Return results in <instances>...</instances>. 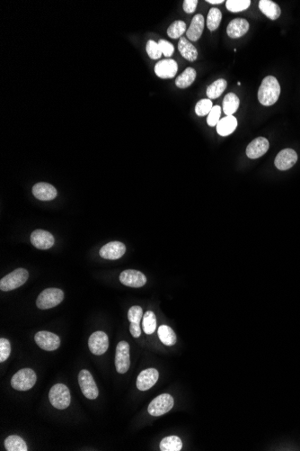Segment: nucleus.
I'll return each mask as SVG.
<instances>
[{"label": "nucleus", "mask_w": 300, "mask_h": 451, "mask_svg": "<svg viewBox=\"0 0 300 451\" xmlns=\"http://www.w3.org/2000/svg\"><path fill=\"white\" fill-rule=\"evenodd\" d=\"M280 86L278 79L273 76H268L263 78L258 91L260 103L265 107L274 105L280 98Z\"/></svg>", "instance_id": "f257e3e1"}, {"label": "nucleus", "mask_w": 300, "mask_h": 451, "mask_svg": "<svg viewBox=\"0 0 300 451\" xmlns=\"http://www.w3.org/2000/svg\"><path fill=\"white\" fill-rule=\"evenodd\" d=\"M37 381V376L33 369H23L13 376L11 386L17 391H27L33 388Z\"/></svg>", "instance_id": "f03ea898"}, {"label": "nucleus", "mask_w": 300, "mask_h": 451, "mask_svg": "<svg viewBox=\"0 0 300 451\" xmlns=\"http://www.w3.org/2000/svg\"><path fill=\"white\" fill-rule=\"evenodd\" d=\"M29 278L28 271L25 268H17L0 280V289L9 292L22 287Z\"/></svg>", "instance_id": "7ed1b4c3"}, {"label": "nucleus", "mask_w": 300, "mask_h": 451, "mask_svg": "<svg viewBox=\"0 0 300 451\" xmlns=\"http://www.w3.org/2000/svg\"><path fill=\"white\" fill-rule=\"evenodd\" d=\"M64 299V293L58 288H47L41 292L36 300V305L41 310L55 307Z\"/></svg>", "instance_id": "20e7f679"}, {"label": "nucleus", "mask_w": 300, "mask_h": 451, "mask_svg": "<svg viewBox=\"0 0 300 451\" xmlns=\"http://www.w3.org/2000/svg\"><path fill=\"white\" fill-rule=\"evenodd\" d=\"M49 399L50 403L56 409H67L71 402L70 389L63 384H57L52 386L49 391Z\"/></svg>", "instance_id": "39448f33"}, {"label": "nucleus", "mask_w": 300, "mask_h": 451, "mask_svg": "<svg viewBox=\"0 0 300 451\" xmlns=\"http://www.w3.org/2000/svg\"><path fill=\"white\" fill-rule=\"evenodd\" d=\"M174 404L173 398L169 394H162L155 398L148 407V414L152 416H161L172 410Z\"/></svg>", "instance_id": "423d86ee"}, {"label": "nucleus", "mask_w": 300, "mask_h": 451, "mask_svg": "<svg viewBox=\"0 0 300 451\" xmlns=\"http://www.w3.org/2000/svg\"><path fill=\"white\" fill-rule=\"evenodd\" d=\"M78 383L81 388L83 394L90 400H95L98 397L99 390L95 384V379L92 377L90 372L83 369L78 375Z\"/></svg>", "instance_id": "0eeeda50"}, {"label": "nucleus", "mask_w": 300, "mask_h": 451, "mask_svg": "<svg viewBox=\"0 0 300 451\" xmlns=\"http://www.w3.org/2000/svg\"><path fill=\"white\" fill-rule=\"evenodd\" d=\"M130 345L127 341H119L116 347V370L119 374H125L130 369Z\"/></svg>", "instance_id": "6e6552de"}, {"label": "nucleus", "mask_w": 300, "mask_h": 451, "mask_svg": "<svg viewBox=\"0 0 300 451\" xmlns=\"http://www.w3.org/2000/svg\"><path fill=\"white\" fill-rule=\"evenodd\" d=\"M34 341L41 349L47 351L56 350L61 345V339L58 335L46 331L38 332L34 336Z\"/></svg>", "instance_id": "1a4fd4ad"}, {"label": "nucleus", "mask_w": 300, "mask_h": 451, "mask_svg": "<svg viewBox=\"0 0 300 451\" xmlns=\"http://www.w3.org/2000/svg\"><path fill=\"white\" fill-rule=\"evenodd\" d=\"M88 347L94 355L101 356L106 352L109 348V339L105 332H95L89 337Z\"/></svg>", "instance_id": "9d476101"}, {"label": "nucleus", "mask_w": 300, "mask_h": 451, "mask_svg": "<svg viewBox=\"0 0 300 451\" xmlns=\"http://www.w3.org/2000/svg\"><path fill=\"white\" fill-rule=\"evenodd\" d=\"M119 281L127 287L139 288L145 286L147 283L146 276L140 271L134 270V269H127L121 273L119 275Z\"/></svg>", "instance_id": "9b49d317"}, {"label": "nucleus", "mask_w": 300, "mask_h": 451, "mask_svg": "<svg viewBox=\"0 0 300 451\" xmlns=\"http://www.w3.org/2000/svg\"><path fill=\"white\" fill-rule=\"evenodd\" d=\"M297 161V154L293 149H284L278 153L274 160L276 168L280 170H288Z\"/></svg>", "instance_id": "f8f14e48"}, {"label": "nucleus", "mask_w": 300, "mask_h": 451, "mask_svg": "<svg viewBox=\"0 0 300 451\" xmlns=\"http://www.w3.org/2000/svg\"><path fill=\"white\" fill-rule=\"evenodd\" d=\"M126 252V246L123 242H111L101 248L99 255L105 259L115 260L122 258Z\"/></svg>", "instance_id": "ddd939ff"}, {"label": "nucleus", "mask_w": 300, "mask_h": 451, "mask_svg": "<svg viewBox=\"0 0 300 451\" xmlns=\"http://www.w3.org/2000/svg\"><path fill=\"white\" fill-rule=\"evenodd\" d=\"M31 242L36 249L48 250L53 246L55 240L53 235L49 232L39 229L33 231L31 234Z\"/></svg>", "instance_id": "4468645a"}, {"label": "nucleus", "mask_w": 300, "mask_h": 451, "mask_svg": "<svg viewBox=\"0 0 300 451\" xmlns=\"http://www.w3.org/2000/svg\"><path fill=\"white\" fill-rule=\"evenodd\" d=\"M159 373L156 369H145L137 378V387L140 391H147L156 385Z\"/></svg>", "instance_id": "2eb2a0df"}, {"label": "nucleus", "mask_w": 300, "mask_h": 451, "mask_svg": "<svg viewBox=\"0 0 300 451\" xmlns=\"http://www.w3.org/2000/svg\"><path fill=\"white\" fill-rule=\"evenodd\" d=\"M178 71L176 62L172 59L159 61L155 66V73L161 78H173Z\"/></svg>", "instance_id": "dca6fc26"}, {"label": "nucleus", "mask_w": 300, "mask_h": 451, "mask_svg": "<svg viewBox=\"0 0 300 451\" xmlns=\"http://www.w3.org/2000/svg\"><path fill=\"white\" fill-rule=\"evenodd\" d=\"M270 144L267 139L263 137H258L248 144L247 148V155L249 159L255 160L263 156L268 152Z\"/></svg>", "instance_id": "f3484780"}, {"label": "nucleus", "mask_w": 300, "mask_h": 451, "mask_svg": "<svg viewBox=\"0 0 300 451\" xmlns=\"http://www.w3.org/2000/svg\"><path fill=\"white\" fill-rule=\"evenodd\" d=\"M33 195L41 201H49L56 198L58 192L52 185L41 182L33 186Z\"/></svg>", "instance_id": "a211bd4d"}, {"label": "nucleus", "mask_w": 300, "mask_h": 451, "mask_svg": "<svg viewBox=\"0 0 300 451\" xmlns=\"http://www.w3.org/2000/svg\"><path fill=\"white\" fill-rule=\"evenodd\" d=\"M249 26H250L249 23L246 19L236 18L231 21L228 24L226 28V33L230 38L236 39L239 37L244 36L248 32Z\"/></svg>", "instance_id": "6ab92c4d"}, {"label": "nucleus", "mask_w": 300, "mask_h": 451, "mask_svg": "<svg viewBox=\"0 0 300 451\" xmlns=\"http://www.w3.org/2000/svg\"><path fill=\"white\" fill-rule=\"evenodd\" d=\"M204 17L202 15L198 14L193 18L189 29L186 31V36L191 41H196L202 36L204 29Z\"/></svg>", "instance_id": "aec40b11"}, {"label": "nucleus", "mask_w": 300, "mask_h": 451, "mask_svg": "<svg viewBox=\"0 0 300 451\" xmlns=\"http://www.w3.org/2000/svg\"><path fill=\"white\" fill-rule=\"evenodd\" d=\"M259 9L264 16L271 20H276L280 17L281 10L279 5L271 0H261L259 1Z\"/></svg>", "instance_id": "412c9836"}, {"label": "nucleus", "mask_w": 300, "mask_h": 451, "mask_svg": "<svg viewBox=\"0 0 300 451\" xmlns=\"http://www.w3.org/2000/svg\"><path fill=\"white\" fill-rule=\"evenodd\" d=\"M178 50L182 56L189 62H194L198 58V51L185 37H182L178 43Z\"/></svg>", "instance_id": "4be33fe9"}, {"label": "nucleus", "mask_w": 300, "mask_h": 451, "mask_svg": "<svg viewBox=\"0 0 300 451\" xmlns=\"http://www.w3.org/2000/svg\"><path fill=\"white\" fill-rule=\"evenodd\" d=\"M237 127V120L233 115L221 118L217 124V131L221 136H230Z\"/></svg>", "instance_id": "5701e85b"}, {"label": "nucleus", "mask_w": 300, "mask_h": 451, "mask_svg": "<svg viewBox=\"0 0 300 451\" xmlns=\"http://www.w3.org/2000/svg\"><path fill=\"white\" fill-rule=\"evenodd\" d=\"M240 100L238 97L234 93H228L223 100V111L226 116L234 115L238 109Z\"/></svg>", "instance_id": "b1692460"}, {"label": "nucleus", "mask_w": 300, "mask_h": 451, "mask_svg": "<svg viewBox=\"0 0 300 451\" xmlns=\"http://www.w3.org/2000/svg\"><path fill=\"white\" fill-rule=\"evenodd\" d=\"M5 447L8 451H27V444L17 435H11L5 439Z\"/></svg>", "instance_id": "393cba45"}, {"label": "nucleus", "mask_w": 300, "mask_h": 451, "mask_svg": "<svg viewBox=\"0 0 300 451\" xmlns=\"http://www.w3.org/2000/svg\"><path fill=\"white\" fill-rule=\"evenodd\" d=\"M157 334L161 342L166 346H173L177 341V337L173 329L167 325H161L157 330Z\"/></svg>", "instance_id": "a878e982"}, {"label": "nucleus", "mask_w": 300, "mask_h": 451, "mask_svg": "<svg viewBox=\"0 0 300 451\" xmlns=\"http://www.w3.org/2000/svg\"><path fill=\"white\" fill-rule=\"evenodd\" d=\"M196 70L194 68H187L186 70L179 75L175 80V85L179 88H186L188 86H191L194 82L195 78H196Z\"/></svg>", "instance_id": "bb28decb"}, {"label": "nucleus", "mask_w": 300, "mask_h": 451, "mask_svg": "<svg viewBox=\"0 0 300 451\" xmlns=\"http://www.w3.org/2000/svg\"><path fill=\"white\" fill-rule=\"evenodd\" d=\"M226 86H227V82L226 80L223 78H219L207 87V91H206L207 97L210 99H218V97H220L223 92L225 91Z\"/></svg>", "instance_id": "cd10ccee"}, {"label": "nucleus", "mask_w": 300, "mask_h": 451, "mask_svg": "<svg viewBox=\"0 0 300 451\" xmlns=\"http://www.w3.org/2000/svg\"><path fill=\"white\" fill-rule=\"evenodd\" d=\"M183 447L181 439L177 436H168L161 440L160 450L180 451Z\"/></svg>", "instance_id": "c85d7f7f"}, {"label": "nucleus", "mask_w": 300, "mask_h": 451, "mask_svg": "<svg viewBox=\"0 0 300 451\" xmlns=\"http://www.w3.org/2000/svg\"><path fill=\"white\" fill-rule=\"evenodd\" d=\"M222 20V13L218 9H211L207 17V26L210 31H215L218 28Z\"/></svg>", "instance_id": "c756f323"}, {"label": "nucleus", "mask_w": 300, "mask_h": 451, "mask_svg": "<svg viewBox=\"0 0 300 451\" xmlns=\"http://www.w3.org/2000/svg\"><path fill=\"white\" fill-rule=\"evenodd\" d=\"M156 314L151 311H148L143 315V322H142V328L146 334H152L156 329Z\"/></svg>", "instance_id": "7c9ffc66"}, {"label": "nucleus", "mask_w": 300, "mask_h": 451, "mask_svg": "<svg viewBox=\"0 0 300 451\" xmlns=\"http://www.w3.org/2000/svg\"><path fill=\"white\" fill-rule=\"evenodd\" d=\"M251 5L250 0H227L226 9L232 13H238L247 10Z\"/></svg>", "instance_id": "2f4dec72"}, {"label": "nucleus", "mask_w": 300, "mask_h": 451, "mask_svg": "<svg viewBox=\"0 0 300 451\" xmlns=\"http://www.w3.org/2000/svg\"><path fill=\"white\" fill-rule=\"evenodd\" d=\"M186 32V25L185 22L181 20L174 21L172 25L167 29V34L172 39L180 38Z\"/></svg>", "instance_id": "473e14b6"}, {"label": "nucleus", "mask_w": 300, "mask_h": 451, "mask_svg": "<svg viewBox=\"0 0 300 451\" xmlns=\"http://www.w3.org/2000/svg\"><path fill=\"white\" fill-rule=\"evenodd\" d=\"M212 107L213 105L210 99H202L196 104L195 113L198 116H205L210 114Z\"/></svg>", "instance_id": "72a5a7b5"}, {"label": "nucleus", "mask_w": 300, "mask_h": 451, "mask_svg": "<svg viewBox=\"0 0 300 451\" xmlns=\"http://www.w3.org/2000/svg\"><path fill=\"white\" fill-rule=\"evenodd\" d=\"M146 50H147L148 56L151 58L152 60H158L163 55L160 48L158 46V43H156V41H153V40H149L147 42Z\"/></svg>", "instance_id": "f704fd0d"}, {"label": "nucleus", "mask_w": 300, "mask_h": 451, "mask_svg": "<svg viewBox=\"0 0 300 451\" xmlns=\"http://www.w3.org/2000/svg\"><path fill=\"white\" fill-rule=\"evenodd\" d=\"M142 317H143L142 307H140L139 305H134V306L130 308V310L128 312V319L131 323L140 324V321L142 320Z\"/></svg>", "instance_id": "c9c22d12"}, {"label": "nucleus", "mask_w": 300, "mask_h": 451, "mask_svg": "<svg viewBox=\"0 0 300 451\" xmlns=\"http://www.w3.org/2000/svg\"><path fill=\"white\" fill-rule=\"evenodd\" d=\"M220 115H221V107L219 106H214L210 111V114L208 115V118H207L208 124L211 127L217 126L218 122L220 121Z\"/></svg>", "instance_id": "e433bc0d"}, {"label": "nucleus", "mask_w": 300, "mask_h": 451, "mask_svg": "<svg viewBox=\"0 0 300 451\" xmlns=\"http://www.w3.org/2000/svg\"><path fill=\"white\" fill-rule=\"evenodd\" d=\"M11 353V345L9 340L2 338L0 340V362H4L9 358Z\"/></svg>", "instance_id": "4c0bfd02"}, {"label": "nucleus", "mask_w": 300, "mask_h": 451, "mask_svg": "<svg viewBox=\"0 0 300 451\" xmlns=\"http://www.w3.org/2000/svg\"><path fill=\"white\" fill-rule=\"evenodd\" d=\"M157 43L160 48L162 54H164L165 57H171L173 55L174 47L171 42L165 41V40H160Z\"/></svg>", "instance_id": "58836bf2"}, {"label": "nucleus", "mask_w": 300, "mask_h": 451, "mask_svg": "<svg viewBox=\"0 0 300 451\" xmlns=\"http://www.w3.org/2000/svg\"><path fill=\"white\" fill-rule=\"evenodd\" d=\"M197 0H185L184 2V10L187 14H193L197 8Z\"/></svg>", "instance_id": "ea45409f"}, {"label": "nucleus", "mask_w": 300, "mask_h": 451, "mask_svg": "<svg viewBox=\"0 0 300 451\" xmlns=\"http://www.w3.org/2000/svg\"><path fill=\"white\" fill-rule=\"evenodd\" d=\"M130 332H131L132 336L134 337V338H139L141 335V328H140V324L131 323Z\"/></svg>", "instance_id": "a19ab883"}, {"label": "nucleus", "mask_w": 300, "mask_h": 451, "mask_svg": "<svg viewBox=\"0 0 300 451\" xmlns=\"http://www.w3.org/2000/svg\"><path fill=\"white\" fill-rule=\"evenodd\" d=\"M207 3L213 5L222 4L224 3V0H207Z\"/></svg>", "instance_id": "79ce46f5"}]
</instances>
